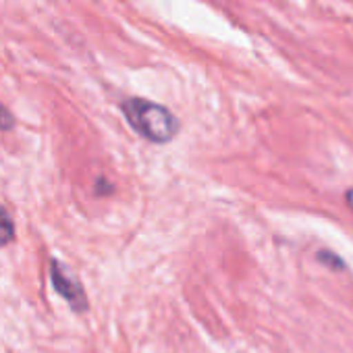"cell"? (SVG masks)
Listing matches in <instances>:
<instances>
[{"label": "cell", "mask_w": 353, "mask_h": 353, "mask_svg": "<svg viewBox=\"0 0 353 353\" xmlns=\"http://www.w3.org/2000/svg\"><path fill=\"white\" fill-rule=\"evenodd\" d=\"M13 239H15V221L11 219L5 206H0V248L9 245Z\"/></svg>", "instance_id": "3957f363"}, {"label": "cell", "mask_w": 353, "mask_h": 353, "mask_svg": "<svg viewBox=\"0 0 353 353\" xmlns=\"http://www.w3.org/2000/svg\"><path fill=\"white\" fill-rule=\"evenodd\" d=\"M50 281H52L54 291L69 303V307L75 314L88 312L90 303H88V295H85L81 281L77 279V274L67 264H63L57 258L50 260Z\"/></svg>", "instance_id": "7a4b0ae2"}, {"label": "cell", "mask_w": 353, "mask_h": 353, "mask_svg": "<svg viewBox=\"0 0 353 353\" xmlns=\"http://www.w3.org/2000/svg\"><path fill=\"white\" fill-rule=\"evenodd\" d=\"M15 127V117L7 106L0 104V131H11Z\"/></svg>", "instance_id": "5b68a950"}, {"label": "cell", "mask_w": 353, "mask_h": 353, "mask_svg": "<svg viewBox=\"0 0 353 353\" xmlns=\"http://www.w3.org/2000/svg\"><path fill=\"white\" fill-rule=\"evenodd\" d=\"M318 260H320L322 264H328L332 270H343V268H345V262H343L339 256H334L332 252H326V250L318 254Z\"/></svg>", "instance_id": "277c9868"}, {"label": "cell", "mask_w": 353, "mask_h": 353, "mask_svg": "<svg viewBox=\"0 0 353 353\" xmlns=\"http://www.w3.org/2000/svg\"><path fill=\"white\" fill-rule=\"evenodd\" d=\"M123 117L129 127L152 143H168L179 133L181 123L166 106L150 102L145 98H127L121 104Z\"/></svg>", "instance_id": "6da1fadb"}, {"label": "cell", "mask_w": 353, "mask_h": 353, "mask_svg": "<svg viewBox=\"0 0 353 353\" xmlns=\"http://www.w3.org/2000/svg\"><path fill=\"white\" fill-rule=\"evenodd\" d=\"M345 202H347V208L353 212V188L345 192Z\"/></svg>", "instance_id": "8992f818"}]
</instances>
